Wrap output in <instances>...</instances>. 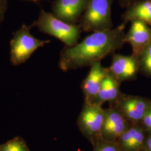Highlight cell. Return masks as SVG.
<instances>
[{"label": "cell", "mask_w": 151, "mask_h": 151, "mask_svg": "<svg viewBox=\"0 0 151 151\" xmlns=\"http://www.w3.org/2000/svg\"><path fill=\"white\" fill-rule=\"evenodd\" d=\"M104 119V109L93 104L84 103L77 120L81 133L91 144L100 139Z\"/></svg>", "instance_id": "5"}, {"label": "cell", "mask_w": 151, "mask_h": 151, "mask_svg": "<svg viewBox=\"0 0 151 151\" xmlns=\"http://www.w3.org/2000/svg\"><path fill=\"white\" fill-rule=\"evenodd\" d=\"M120 5L123 7L128 8L130 6L132 5L135 2L137 1V0H118Z\"/></svg>", "instance_id": "21"}, {"label": "cell", "mask_w": 151, "mask_h": 151, "mask_svg": "<svg viewBox=\"0 0 151 151\" xmlns=\"http://www.w3.org/2000/svg\"><path fill=\"white\" fill-rule=\"evenodd\" d=\"M30 1H34V2H37L38 1H39V0H30Z\"/></svg>", "instance_id": "22"}, {"label": "cell", "mask_w": 151, "mask_h": 151, "mask_svg": "<svg viewBox=\"0 0 151 151\" xmlns=\"http://www.w3.org/2000/svg\"><path fill=\"white\" fill-rule=\"evenodd\" d=\"M114 0H90L78 25L83 32H97L113 29L111 6Z\"/></svg>", "instance_id": "3"}, {"label": "cell", "mask_w": 151, "mask_h": 151, "mask_svg": "<svg viewBox=\"0 0 151 151\" xmlns=\"http://www.w3.org/2000/svg\"><path fill=\"white\" fill-rule=\"evenodd\" d=\"M40 32L52 35L65 44L72 47L78 42L83 32L78 24H70L54 16L52 13L41 10L37 21L32 24Z\"/></svg>", "instance_id": "2"}, {"label": "cell", "mask_w": 151, "mask_h": 151, "mask_svg": "<svg viewBox=\"0 0 151 151\" xmlns=\"http://www.w3.org/2000/svg\"><path fill=\"white\" fill-rule=\"evenodd\" d=\"M151 101L148 99L121 93L110 107L118 110L131 124L140 123Z\"/></svg>", "instance_id": "6"}, {"label": "cell", "mask_w": 151, "mask_h": 151, "mask_svg": "<svg viewBox=\"0 0 151 151\" xmlns=\"http://www.w3.org/2000/svg\"><path fill=\"white\" fill-rule=\"evenodd\" d=\"M147 133L140 123L132 124L116 142L123 151H144Z\"/></svg>", "instance_id": "12"}, {"label": "cell", "mask_w": 151, "mask_h": 151, "mask_svg": "<svg viewBox=\"0 0 151 151\" xmlns=\"http://www.w3.org/2000/svg\"><path fill=\"white\" fill-rule=\"evenodd\" d=\"M108 71V67H104L101 62H96L91 65V70L88 75L81 85V89L84 96V103H93Z\"/></svg>", "instance_id": "10"}, {"label": "cell", "mask_w": 151, "mask_h": 151, "mask_svg": "<svg viewBox=\"0 0 151 151\" xmlns=\"http://www.w3.org/2000/svg\"><path fill=\"white\" fill-rule=\"evenodd\" d=\"M144 151H151V132L147 133Z\"/></svg>", "instance_id": "20"}, {"label": "cell", "mask_w": 151, "mask_h": 151, "mask_svg": "<svg viewBox=\"0 0 151 151\" xmlns=\"http://www.w3.org/2000/svg\"><path fill=\"white\" fill-rule=\"evenodd\" d=\"M140 124L143 126L144 129L147 133L151 132V103L146 110Z\"/></svg>", "instance_id": "18"}, {"label": "cell", "mask_w": 151, "mask_h": 151, "mask_svg": "<svg viewBox=\"0 0 151 151\" xmlns=\"http://www.w3.org/2000/svg\"><path fill=\"white\" fill-rule=\"evenodd\" d=\"M90 0H55L52 5V14L60 20L77 24L86 9Z\"/></svg>", "instance_id": "9"}, {"label": "cell", "mask_w": 151, "mask_h": 151, "mask_svg": "<svg viewBox=\"0 0 151 151\" xmlns=\"http://www.w3.org/2000/svg\"><path fill=\"white\" fill-rule=\"evenodd\" d=\"M121 83L118 81L109 70L92 104L102 107L105 102L112 103L122 93L120 90Z\"/></svg>", "instance_id": "13"}, {"label": "cell", "mask_w": 151, "mask_h": 151, "mask_svg": "<svg viewBox=\"0 0 151 151\" xmlns=\"http://www.w3.org/2000/svg\"><path fill=\"white\" fill-rule=\"evenodd\" d=\"M131 124L116 109L111 107L105 109L100 139L116 142Z\"/></svg>", "instance_id": "7"}, {"label": "cell", "mask_w": 151, "mask_h": 151, "mask_svg": "<svg viewBox=\"0 0 151 151\" xmlns=\"http://www.w3.org/2000/svg\"><path fill=\"white\" fill-rule=\"evenodd\" d=\"M139 70L151 78V42L138 56Z\"/></svg>", "instance_id": "15"}, {"label": "cell", "mask_w": 151, "mask_h": 151, "mask_svg": "<svg viewBox=\"0 0 151 151\" xmlns=\"http://www.w3.org/2000/svg\"><path fill=\"white\" fill-rule=\"evenodd\" d=\"M122 18L124 24L138 20L145 22L151 27V0L137 1L127 8Z\"/></svg>", "instance_id": "14"}, {"label": "cell", "mask_w": 151, "mask_h": 151, "mask_svg": "<svg viewBox=\"0 0 151 151\" xmlns=\"http://www.w3.org/2000/svg\"><path fill=\"white\" fill-rule=\"evenodd\" d=\"M33 27L24 24L13 34L10 42V60L13 65H19L25 62L39 48L43 47L50 40H40L33 37L30 30Z\"/></svg>", "instance_id": "4"}, {"label": "cell", "mask_w": 151, "mask_h": 151, "mask_svg": "<svg viewBox=\"0 0 151 151\" xmlns=\"http://www.w3.org/2000/svg\"><path fill=\"white\" fill-rule=\"evenodd\" d=\"M132 22L129 30L125 34V43L131 45L133 54L137 57L151 42V30L145 22L135 20Z\"/></svg>", "instance_id": "11"}, {"label": "cell", "mask_w": 151, "mask_h": 151, "mask_svg": "<svg viewBox=\"0 0 151 151\" xmlns=\"http://www.w3.org/2000/svg\"><path fill=\"white\" fill-rule=\"evenodd\" d=\"M0 151H30L22 138L16 137L0 145Z\"/></svg>", "instance_id": "16"}, {"label": "cell", "mask_w": 151, "mask_h": 151, "mask_svg": "<svg viewBox=\"0 0 151 151\" xmlns=\"http://www.w3.org/2000/svg\"><path fill=\"white\" fill-rule=\"evenodd\" d=\"M125 24L106 31L93 32L81 42L65 47L60 53L58 66L64 72L91 66L123 47Z\"/></svg>", "instance_id": "1"}, {"label": "cell", "mask_w": 151, "mask_h": 151, "mask_svg": "<svg viewBox=\"0 0 151 151\" xmlns=\"http://www.w3.org/2000/svg\"><path fill=\"white\" fill-rule=\"evenodd\" d=\"M7 9V0H0V25L4 20L5 13Z\"/></svg>", "instance_id": "19"}, {"label": "cell", "mask_w": 151, "mask_h": 151, "mask_svg": "<svg viewBox=\"0 0 151 151\" xmlns=\"http://www.w3.org/2000/svg\"><path fill=\"white\" fill-rule=\"evenodd\" d=\"M112 55L111 64L108 68L114 77L120 83L135 79L139 71L138 57L133 54L124 55L114 53Z\"/></svg>", "instance_id": "8"}, {"label": "cell", "mask_w": 151, "mask_h": 151, "mask_svg": "<svg viewBox=\"0 0 151 151\" xmlns=\"http://www.w3.org/2000/svg\"><path fill=\"white\" fill-rule=\"evenodd\" d=\"M92 145V151H123L117 142H108L101 139L96 140Z\"/></svg>", "instance_id": "17"}]
</instances>
